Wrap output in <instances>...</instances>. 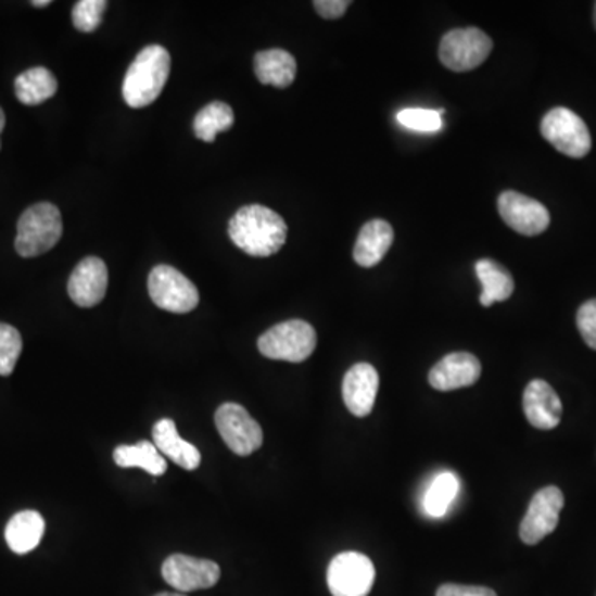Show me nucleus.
<instances>
[{
	"label": "nucleus",
	"instance_id": "obj_9",
	"mask_svg": "<svg viewBox=\"0 0 596 596\" xmlns=\"http://www.w3.org/2000/svg\"><path fill=\"white\" fill-rule=\"evenodd\" d=\"M216 428L220 438L232 453L238 456H251L261 449L264 443V433L261 424L249 415L244 406L238 403H226L216 411Z\"/></svg>",
	"mask_w": 596,
	"mask_h": 596
},
{
	"label": "nucleus",
	"instance_id": "obj_17",
	"mask_svg": "<svg viewBox=\"0 0 596 596\" xmlns=\"http://www.w3.org/2000/svg\"><path fill=\"white\" fill-rule=\"evenodd\" d=\"M394 241L391 224L383 219H373L365 224L356 239L353 258L359 267L370 269L383 261Z\"/></svg>",
	"mask_w": 596,
	"mask_h": 596
},
{
	"label": "nucleus",
	"instance_id": "obj_21",
	"mask_svg": "<svg viewBox=\"0 0 596 596\" xmlns=\"http://www.w3.org/2000/svg\"><path fill=\"white\" fill-rule=\"evenodd\" d=\"M475 274L482 283L481 305L491 307L495 302H506L516 289L509 270L491 258H482L475 264Z\"/></svg>",
	"mask_w": 596,
	"mask_h": 596
},
{
	"label": "nucleus",
	"instance_id": "obj_1",
	"mask_svg": "<svg viewBox=\"0 0 596 596\" xmlns=\"http://www.w3.org/2000/svg\"><path fill=\"white\" fill-rule=\"evenodd\" d=\"M287 232L282 216L261 204L242 207L229 223L230 241L252 257L277 254L286 244Z\"/></svg>",
	"mask_w": 596,
	"mask_h": 596
},
{
	"label": "nucleus",
	"instance_id": "obj_11",
	"mask_svg": "<svg viewBox=\"0 0 596 596\" xmlns=\"http://www.w3.org/2000/svg\"><path fill=\"white\" fill-rule=\"evenodd\" d=\"M161 573L164 582L182 593L211 588L220 579V569L216 561L181 554L166 558Z\"/></svg>",
	"mask_w": 596,
	"mask_h": 596
},
{
	"label": "nucleus",
	"instance_id": "obj_16",
	"mask_svg": "<svg viewBox=\"0 0 596 596\" xmlns=\"http://www.w3.org/2000/svg\"><path fill=\"white\" fill-rule=\"evenodd\" d=\"M523 413L534 428L550 431L560 424V397L547 381H530L523 391Z\"/></svg>",
	"mask_w": 596,
	"mask_h": 596
},
{
	"label": "nucleus",
	"instance_id": "obj_35",
	"mask_svg": "<svg viewBox=\"0 0 596 596\" xmlns=\"http://www.w3.org/2000/svg\"><path fill=\"white\" fill-rule=\"evenodd\" d=\"M595 27H596V4H595Z\"/></svg>",
	"mask_w": 596,
	"mask_h": 596
},
{
	"label": "nucleus",
	"instance_id": "obj_10",
	"mask_svg": "<svg viewBox=\"0 0 596 596\" xmlns=\"http://www.w3.org/2000/svg\"><path fill=\"white\" fill-rule=\"evenodd\" d=\"M563 494L555 485L541 489L530 500L525 517L520 523V538L523 544L535 545L550 535L558 525L561 509H563Z\"/></svg>",
	"mask_w": 596,
	"mask_h": 596
},
{
	"label": "nucleus",
	"instance_id": "obj_8",
	"mask_svg": "<svg viewBox=\"0 0 596 596\" xmlns=\"http://www.w3.org/2000/svg\"><path fill=\"white\" fill-rule=\"evenodd\" d=\"M373 561L359 551H343L330 561L327 583L333 596H368L375 583Z\"/></svg>",
	"mask_w": 596,
	"mask_h": 596
},
{
	"label": "nucleus",
	"instance_id": "obj_22",
	"mask_svg": "<svg viewBox=\"0 0 596 596\" xmlns=\"http://www.w3.org/2000/svg\"><path fill=\"white\" fill-rule=\"evenodd\" d=\"M14 88L18 102L36 106L50 100L56 93L59 84H56L52 72L47 71L43 66H36V68H30V71L18 75L15 78Z\"/></svg>",
	"mask_w": 596,
	"mask_h": 596
},
{
	"label": "nucleus",
	"instance_id": "obj_28",
	"mask_svg": "<svg viewBox=\"0 0 596 596\" xmlns=\"http://www.w3.org/2000/svg\"><path fill=\"white\" fill-rule=\"evenodd\" d=\"M397 123L415 131H440L443 128L441 113L434 110L408 109L397 113Z\"/></svg>",
	"mask_w": 596,
	"mask_h": 596
},
{
	"label": "nucleus",
	"instance_id": "obj_3",
	"mask_svg": "<svg viewBox=\"0 0 596 596\" xmlns=\"http://www.w3.org/2000/svg\"><path fill=\"white\" fill-rule=\"evenodd\" d=\"M62 234L59 207L50 203L34 204L18 219L15 251L25 258L37 257L55 248Z\"/></svg>",
	"mask_w": 596,
	"mask_h": 596
},
{
	"label": "nucleus",
	"instance_id": "obj_24",
	"mask_svg": "<svg viewBox=\"0 0 596 596\" xmlns=\"http://www.w3.org/2000/svg\"><path fill=\"white\" fill-rule=\"evenodd\" d=\"M459 479L453 472L446 471L438 474L426 491L422 507L429 517L441 519L446 516L449 507L459 494Z\"/></svg>",
	"mask_w": 596,
	"mask_h": 596
},
{
	"label": "nucleus",
	"instance_id": "obj_14",
	"mask_svg": "<svg viewBox=\"0 0 596 596\" xmlns=\"http://www.w3.org/2000/svg\"><path fill=\"white\" fill-rule=\"evenodd\" d=\"M380 377L370 363H356L343 378L342 394L346 408L356 418H365L373 411Z\"/></svg>",
	"mask_w": 596,
	"mask_h": 596
},
{
	"label": "nucleus",
	"instance_id": "obj_25",
	"mask_svg": "<svg viewBox=\"0 0 596 596\" xmlns=\"http://www.w3.org/2000/svg\"><path fill=\"white\" fill-rule=\"evenodd\" d=\"M234 112L227 103L213 102L204 106L194 118V132L199 140L213 143L219 132L229 131L234 125Z\"/></svg>",
	"mask_w": 596,
	"mask_h": 596
},
{
	"label": "nucleus",
	"instance_id": "obj_12",
	"mask_svg": "<svg viewBox=\"0 0 596 596\" xmlns=\"http://www.w3.org/2000/svg\"><path fill=\"white\" fill-rule=\"evenodd\" d=\"M497 207L504 223L519 234L532 238V236L542 234L550 226V213L547 207L520 192H503Z\"/></svg>",
	"mask_w": 596,
	"mask_h": 596
},
{
	"label": "nucleus",
	"instance_id": "obj_23",
	"mask_svg": "<svg viewBox=\"0 0 596 596\" xmlns=\"http://www.w3.org/2000/svg\"><path fill=\"white\" fill-rule=\"evenodd\" d=\"M113 459L119 468H140L151 475H163L168 469L163 454L150 441H140L132 446H118L113 453Z\"/></svg>",
	"mask_w": 596,
	"mask_h": 596
},
{
	"label": "nucleus",
	"instance_id": "obj_20",
	"mask_svg": "<svg viewBox=\"0 0 596 596\" xmlns=\"http://www.w3.org/2000/svg\"><path fill=\"white\" fill-rule=\"evenodd\" d=\"M254 71L261 84L287 88L295 80L296 62L287 50H262L255 55Z\"/></svg>",
	"mask_w": 596,
	"mask_h": 596
},
{
	"label": "nucleus",
	"instance_id": "obj_33",
	"mask_svg": "<svg viewBox=\"0 0 596 596\" xmlns=\"http://www.w3.org/2000/svg\"><path fill=\"white\" fill-rule=\"evenodd\" d=\"M5 126V113L4 110L0 109V132L4 129Z\"/></svg>",
	"mask_w": 596,
	"mask_h": 596
},
{
	"label": "nucleus",
	"instance_id": "obj_2",
	"mask_svg": "<svg viewBox=\"0 0 596 596\" xmlns=\"http://www.w3.org/2000/svg\"><path fill=\"white\" fill-rule=\"evenodd\" d=\"M172 72V55L161 46H148L129 65L123 80V98L131 109H144L157 100Z\"/></svg>",
	"mask_w": 596,
	"mask_h": 596
},
{
	"label": "nucleus",
	"instance_id": "obj_27",
	"mask_svg": "<svg viewBox=\"0 0 596 596\" xmlns=\"http://www.w3.org/2000/svg\"><path fill=\"white\" fill-rule=\"evenodd\" d=\"M109 2L105 0H80L72 12L74 25L77 30L84 34H91L102 25L103 14H105Z\"/></svg>",
	"mask_w": 596,
	"mask_h": 596
},
{
	"label": "nucleus",
	"instance_id": "obj_5",
	"mask_svg": "<svg viewBox=\"0 0 596 596\" xmlns=\"http://www.w3.org/2000/svg\"><path fill=\"white\" fill-rule=\"evenodd\" d=\"M154 305L172 314H189L199 304L198 287L172 265H157L148 277Z\"/></svg>",
	"mask_w": 596,
	"mask_h": 596
},
{
	"label": "nucleus",
	"instance_id": "obj_31",
	"mask_svg": "<svg viewBox=\"0 0 596 596\" xmlns=\"http://www.w3.org/2000/svg\"><path fill=\"white\" fill-rule=\"evenodd\" d=\"M350 5H352L350 0H317V2H314L317 14L320 17L328 18V21H335V18L342 17Z\"/></svg>",
	"mask_w": 596,
	"mask_h": 596
},
{
	"label": "nucleus",
	"instance_id": "obj_30",
	"mask_svg": "<svg viewBox=\"0 0 596 596\" xmlns=\"http://www.w3.org/2000/svg\"><path fill=\"white\" fill-rule=\"evenodd\" d=\"M436 596H497L494 589L485 588V586H471V585H454V583H446V585L440 586L436 592Z\"/></svg>",
	"mask_w": 596,
	"mask_h": 596
},
{
	"label": "nucleus",
	"instance_id": "obj_34",
	"mask_svg": "<svg viewBox=\"0 0 596 596\" xmlns=\"http://www.w3.org/2000/svg\"><path fill=\"white\" fill-rule=\"evenodd\" d=\"M156 596H186L182 595V593H160V595Z\"/></svg>",
	"mask_w": 596,
	"mask_h": 596
},
{
	"label": "nucleus",
	"instance_id": "obj_4",
	"mask_svg": "<svg viewBox=\"0 0 596 596\" xmlns=\"http://www.w3.org/2000/svg\"><path fill=\"white\" fill-rule=\"evenodd\" d=\"M317 348V331L304 320H289L265 331L258 352L270 359L302 363Z\"/></svg>",
	"mask_w": 596,
	"mask_h": 596
},
{
	"label": "nucleus",
	"instance_id": "obj_13",
	"mask_svg": "<svg viewBox=\"0 0 596 596\" xmlns=\"http://www.w3.org/2000/svg\"><path fill=\"white\" fill-rule=\"evenodd\" d=\"M109 269L100 257H87L75 267L68 279V295L78 307L90 308L105 299Z\"/></svg>",
	"mask_w": 596,
	"mask_h": 596
},
{
	"label": "nucleus",
	"instance_id": "obj_6",
	"mask_svg": "<svg viewBox=\"0 0 596 596\" xmlns=\"http://www.w3.org/2000/svg\"><path fill=\"white\" fill-rule=\"evenodd\" d=\"M491 52V37L481 28H456L441 40L440 60L449 71L462 74L482 65Z\"/></svg>",
	"mask_w": 596,
	"mask_h": 596
},
{
	"label": "nucleus",
	"instance_id": "obj_7",
	"mask_svg": "<svg viewBox=\"0 0 596 596\" xmlns=\"http://www.w3.org/2000/svg\"><path fill=\"white\" fill-rule=\"evenodd\" d=\"M542 137L561 154L570 157H585L592 150V135L588 126L572 110H550L542 119Z\"/></svg>",
	"mask_w": 596,
	"mask_h": 596
},
{
	"label": "nucleus",
	"instance_id": "obj_18",
	"mask_svg": "<svg viewBox=\"0 0 596 596\" xmlns=\"http://www.w3.org/2000/svg\"><path fill=\"white\" fill-rule=\"evenodd\" d=\"M153 444L164 457H168L186 471H194L201 466L198 447L179 436L173 419H161L153 426Z\"/></svg>",
	"mask_w": 596,
	"mask_h": 596
},
{
	"label": "nucleus",
	"instance_id": "obj_19",
	"mask_svg": "<svg viewBox=\"0 0 596 596\" xmlns=\"http://www.w3.org/2000/svg\"><path fill=\"white\" fill-rule=\"evenodd\" d=\"M46 532V520L36 510H22L9 520L5 527V541L12 551L28 554L39 547Z\"/></svg>",
	"mask_w": 596,
	"mask_h": 596
},
{
	"label": "nucleus",
	"instance_id": "obj_26",
	"mask_svg": "<svg viewBox=\"0 0 596 596\" xmlns=\"http://www.w3.org/2000/svg\"><path fill=\"white\" fill-rule=\"evenodd\" d=\"M22 346L24 343L17 328L0 324V377H9L15 370Z\"/></svg>",
	"mask_w": 596,
	"mask_h": 596
},
{
	"label": "nucleus",
	"instance_id": "obj_29",
	"mask_svg": "<svg viewBox=\"0 0 596 596\" xmlns=\"http://www.w3.org/2000/svg\"><path fill=\"white\" fill-rule=\"evenodd\" d=\"M580 335L589 348L596 350V299L585 302L576 314Z\"/></svg>",
	"mask_w": 596,
	"mask_h": 596
},
{
	"label": "nucleus",
	"instance_id": "obj_32",
	"mask_svg": "<svg viewBox=\"0 0 596 596\" xmlns=\"http://www.w3.org/2000/svg\"><path fill=\"white\" fill-rule=\"evenodd\" d=\"M50 4H52L50 0H36V2H31V5H36V8H49Z\"/></svg>",
	"mask_w": 596,
	"mask_h": 596
},
{
	"label": "nucleus",
	"instance_id": "obj_15",
	"mask_svg": "<svg viewBox=\"0 0 596 596\" xmlns=\"http://www.w3.org/2000/svg\"><path fill=\"white\" fill-rule=\"evenodd\" d=\"M481 378V362L471 353H449L429 371V384L438 391L472 386Z\"/></svg>",
	"mask_w": 596,
	"mask_h": 596
}]
</instances>
